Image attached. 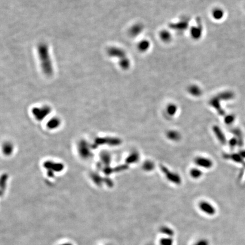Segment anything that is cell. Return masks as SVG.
<instances>
[{
  "mask_svg": "<svg viewBox=\"0 0 245 245\" xmlns=\"http://www.w3.org/2000/svg\"><path fill=\"white\" fill-rule=\"evenodd\" d=\"M203 32V26L200 19H197L193 26L191 27L190 35L194 40H199L202 36Z\"/></svg>",
  "mask_w": 245,
  "mask_h": 245,
  "instance_id": "obj_1",
  "label": "cell"
},
{
  "mask_svg": "<svg viewBox=\"0 0 245 245\" xmlns=\"http://www.w3.org/2000/svg\"><path fill=\"white\" fill-rule=\"evenodd\" d=\"M160 168L166 178L172 183L176 184L181 183V178L178 174L171 171L163 164H160Z\"/></svg>",
  "mask_w": 245,
  "mask_h": 245,
  "instance_id": "obj_2",
  "label": "cell"
},
{
  "mask_svg": "<svg viewBox=\"0 0 245 245\" xmlns=\"http://www.w3.org/2000/svg\"><path fill=\"white\" fill-rule=\"evenodd\" d=\"M170 27L174 30L183 31L188 27V19L187 18H183L179 22L172 24Z\"/></svg>",
  "mask_w": 245,
  "mask_h": 245,
  "instance_id": "obj_3",
  "label": "cell"
},
{
  "mask_svg": "<svg viewBox=\"0 0 245 245\" xmlns=\"http://www.w3.org/2000/svg\"><path fill=\"white\" fill-rule=\"evenodd\" d=\"M195 162L197 165L206 168H209L213 166V162L211 160L204 157H197L195 160Z\"/></svg>",
  "mask_w": 245,
  "mask_h": 245,
  "instance_id": "obj_4",
  "label": "cell"
},
{
  "mask_svg": "<svg viewBox=\"0 0 245 245\" xmlns=\"http://www.w3.org/2000/svg\"><path fill=\"white\" fill-rule=\"evenodd\" d=\"M209 103H210V105L212 106L213 107H214L220 115L224 114V111L221 107L220 103V99L219 98L218 96L212 98L209 102Z\"/></svg>",
  "mask_w": 245,
  "mask_h": 245,
  "instance_id": "obj_5",
  "label": "cell"
},
{
  "mask_svg": "<svg viewBox=\"0 0 245 245\" xmlns=\"http://www.w3.org/2000/svg\"><path fill=\"white\" fill-rule=\"evenodd\" d=\"M213 19L216 20H220L222 19L224 16V11L220 7L214 8L211 13Z\"/></svg>",
  "mask_w": 245,
  "mask_h": 245,
  "instance_id": "obj_6",
  "label": "cell"
},
{
  "mask_svg": "<svg viewBox=\"0 0 245 245\" xmlns=\"http://www.w3.org/2000/svg\"><path fill=\"white\" fill-rule=\"evenodd\" d=\"M200 207L202 211L209 215L214 214L215 211L213 207L207 202H201L200 204Z\"/></svg>",
  "mask_w": 245,
  "mask_h": 245,
  "instance_id": "obj_7",
  "label": "cell"
},
{
  "mask_svg": "<svg viewBox=\"0 0 245 245\" xmlns=\"http://www.w3.org/2000/svg\"><path fill=\"white\" fill-rule=\"evenodd\" d=\"M137 47L141 52H146L151 47V42L148 40L143 39L139 43Z\"/></svg>",
  "mask_w": 245,
  "mask_h": 245,
  "instance_id": "obj_8",
  "label": "cell"
},
{
  "mask_svg": "<svg viewBox=\"0 0 245 245\" xmlns=\"http://www.w3.org/2000/svg\"><path fill=\"white\" fill-rule=\"evenodd\" d=\"M188 91L189 93L194 96H199L202 94V90L201 88L196 85H192L188 88Z\"/></svg>",
  "mask_w": 245,
  "mask_h": 245,
  "instance_id": "obj_9",
  "label": "cell"
},
{
  "mask_svg": "<svg viewBox=\"0 0 245 245\" xmlns=\"http://www.w3.org/2000/svg\"><path fill=\"white\" fill-rule=\"evenodd\" d=\"M160 38L161 40L165 43H168L170 42L172 38L171 33L166 30H163L160 31Z\"/></svg>",
  "mask_w": 245,
  "mask_h": 245,
  "instance_id": "obj_10",
  "label": "cell"
},
{
  "mask_svg": "<svg viewBox=\"0 0 245 245\" xmlns=\"http://www.w3.org/2000/svg\"><path fill=\"white\" fill-rule=\"evenodd\" d=\"M213 131L217 137V138L219 139V140L220 141L221 143L224 144L226 143V139L225 137V136L220 128L218 126H214L213 127Z\"/></svg>",
  "mask_w": 245,
  "mask_h": 245,
  "instance_id": "obj_11",
  "label": "cell"
},
{
  "mask_svg": "<svg viewBox=\"0 0 245 245\" xmlns=\"http://www.w3.org/2000/svg\"><path fill=\"white\" fill-rule=\"evenodd\" d=\"M144 30V26L142 24L137 23L135 24L131 29V34L133 36H137L141 34Z\"/></svg>",
  "mask_w": 245,
  "mask_h": 245,
  "instance_id": "obj_12",
  "label": "cell"
},
{
  "mask_svg": "<svg viewBox=\"0 0 245 245\" xmlns=\"http://www.w3.org/2000/svg\"><path fill=\"white\" fill-rule=\"evenodd\" d=\"M167 137L173 141H178L180 139V135L179 132L175 131H170L167 133Z\"/></svg>",
  "mask_w": 245,
  "mask_h": 245,
  "instance_id": "obj_13",
  "label": "cell"
},
{
  "mask_svg": "<svg viewBox=\"0 0 245 245\" xmlns=\"http://www.w3.org/2000/svg\"><path fill=\"white\" fill-rule=\"evenodd\" d=\"M220 99L224 100H228L230 99L233 97V94L230 91H227L221 93L219 95L217 96Z\"/></svg>",
  "mask_w": 245,
  "mask_h": 245,
  "instance_id": "obj_14",
  "label": "cell"
},
{
  "mask_svg": "<svg viewBox=\"0 0 245 245\" xmlns=\"http://www.w3.org/2000/svg\"><path fill=\"white\" fill-rule=\"evenodd\" d=\"M167 112L169 115L172 116L175 114L177 111V107L174 104H170L167 107Z\"/></svg>",
  "mask_w": 245,
  "mask_h": 245,
  "instance_id": "obj_15",
  "label": "cell"
},
{
  "mask_svg": "<svg viewBox=\"0 0 245 245\" xmlns=\"http://www.w3.org/2000/svg\"><path fill=\"white\" fill-rule=\"evenodd\" d=\"M190 174L191 176L193 178L197 179L199 178L202 175V171L197 168H193L190 171Z\"/></svg>",
  "mask_w": 245,
  "mask_h": 245,
  "instance_id": "obj_16",
  "label": "cell"
},
{
  "mask_svg": "<svg viewBox=\"0 0 245 245\" xmlns=\"http://www.w3.org/2000/svg\"><path fill=\"white\" fill-rule=\"evenodd\" d=\"M155 168V164L151 161H148L145 162L143 164V168L145 171H149L153 170Z\"/></svg>",
  "mask_w": 245,
  "mask_h": 245,
  "instance_id": "obj_17",
  "label": "cell"
},
{
  "mask_svg": "<svg viewBox=\"0 0 245 245\" xmlns=\"http://www.w3.org/2000/svg\"><path fill=\"white\" fill-rule=\"evenodd\" d=\"M139 160V155L137 153H133L128 159V161L131 163H133L137 162Z\"/></svg>",
  "mask_w": 245,
  "mask_h": 245,
  "instance_id": "obj_18",
  "label": "cell"
},
{
  "mask_svg": "<svg viewBox=\"0 0 245 245\" xmlns=\"http://www.w3.org/2000/svg\"><path fill=\"white\" fill-rule=\"evenodd\" d=\"M233 120V117L232 116H229L225 118V122L227 124L231 123Z\"/></svg>",
  "mask_w": 245,
  "mask_h": 245,
  "instance_id": "obj_19",
  "label": "cell"
}]
</instances>
